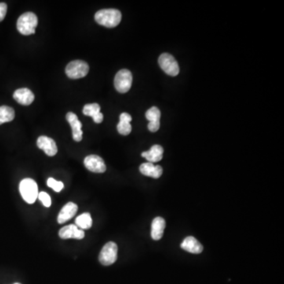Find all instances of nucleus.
<instances>
[{"instance_id": "nucleus-1", "label": "nucleus", "mask_w": 284, "mask_h": 284, "mask_svg": "<svg viewBox=\"0 0 284 284\" xmlns=\"http://www.w3.org/2000/svg\"><path fill=\"white\" fill-rule=\"evenodd\" d=\"M96 23L107 28L116 27L122 20V14L115 9H103L96 12L95 15Z\"/></svg>"}, {"instance_id": "nucleus-2", "label": "nucleus", "mask_w": 284, "mask_h": 284, "mask_svg": "<svg viewBox=\"0 0 284 284\" xmlns=\"http://www.w3.org/2000/svg\"><path fill=\"white\" fill-rule=\"evenodd\" d=\"M38 24L37 15L33 12H26L21 15L17 23V28L20 34L25 36L35 34V29Z\"/></svg>"}, {"instance_id": "nucleus-3", "label": "nucleus", "mask_w": 284, "mask_h": 284, "mask_svg": "<svg viewBox=\"0 0 284 284\" xmlns=\"http://www.w3.org/2000/svg\"><path fill=\"white\" fill-rule=\"evenodd\" d=\"M19 191L25 201L34 204L38 198V187L34 179H25L19 185Z\"/></svg>"}, {"instance_id": "nucleus-4", "label": "nucleus", "mask_w": 284, "mask_h": 284, "mask_svg": "<svg viewBox=\"0 0 284 284\" xmlns=\"http://www.w3.org/2000/svg\"><path fill=\"white\" fill-rule=\"evenodd\" d=\"M88 63L82 60H74L70 62L66 68V74L71 79H79L84 78L89 73Z\"/></svg>"}, {"instance_id": "nucleus-5", "label": "nucleus", "mask_w": 284, "mask_h": 284, "mask_svg": "<svg viewBox=\"0 0 284 284\" xmlns=\"http://www.w3.org/2000/svg\"><path fill=\"white\" fill-rule=\"evenodd\" d=\"M133 81V76L128 70H121L114 78V87L120 93H125L130 89Z\"/></svg>"}, {"instance_id": "nucleus-6", "label": "nucleus", "mask_w": 284, "mask_h": 284, "mask_svg": "<svg viewBox=\"0 0 284 284\" xmlns=\"http://www.w3.org/2000/svg\"><path fill=\"white\" fill-rule=\"evenodd\" d=\"M118 246L113 242H107L103 246L99 255V260L103 265L108 266L116 261Z\"/></svg>"}, {"instance_id": "nucleus-7", "label": "nucleus", "mask_w": 284, "mask_h": 284, "mask_svg": "<svg viewBox=\"0 0 284 284\" xmlns=\"http://www.w3.org/2000/svg\"><path fill=\"white\" fill-rule=\"evenodd\" d=\"M159 64L161 69L168 75L176 77L179 74V64L171 54H162L159 58Z\"/></svg>"}, {"instance_id": "nucleus-8", "label": "nucleus", "mask_w": 284, "mask_h": 284, "mask_svg": "<svg viewBox=\"0 0 284 284\" xmlns=\"http://www.w3.org/2000/svg\"><path fill=\"white\" fill-rule=\"evenodd\" d=\"M84 165L88 170L94 173H103L107 169L103 160L96 155H90L85 157Z\"/></svg>"}, {"instance_id": "nucleus-9", "label": "nucleus", "mask_w": 284, "mask_h": 284, "mask_svg": "<svg viewBox=\"0 0 284 284\" xmlns=\"http://www.w3.org/2000/svg\"><path fill=\"white\" fill-rule=\"evenodd\" d=\"M37 146L45 152L48 157H54L57 154L58 148L55 140L47 136H41L37 139Z\"/></svg>"}, {"instance_id": "nucleus-10", "label": "nucleus", "mask_w": 284, "mask_h": 284, "mask_svg": "<svg viewBox=\"0 0 284 284\" xmlns=\"http://www.w3.org/2000/svg\"><path fill=\"white\" fill-rule=\"evenodd\" d=\"M66 118L70 123V126L72 128L73 139L75 141H81L82 140V136H83V132L81 129L82 123L80 122L78 116L74 113H67Z\"/></svg>"}, {"instance_id": "nucleus-11", "label": "nucleus", "mask_w": 284, "mask_h": 284, "mask_svg": "<svg viewBox=\"0 0 284 284\" xmlns=\"http://www.w3.org/2000/svg\"><path fill=\"white\" fill-rule=\"evenodd\" d=\"M59 235L62 239H69V238L82 239L85 237V232L83 230L78 228L77 226L71 224L60 229Z\"/></svg>"}, {"instance_id": "nucleus-12", "label": "nucleus", "mask_w": 284, "mask_h": 284, "mask_svg": "<svg viewBox=\"0 0 284 284\" xmlns=\"http://www.w3.org/2000/svg\"><path fill=\"white\" fill-rule=\"evenodd\" d=\"M14 98L15 100L20 103L22 105L28 106L30 105L34 99V92H32L30 89L27 88H23V89H17L14 93Z\"/></svg>"}, {"instance_id": "nucleus-13", "label": "nucleus", "mask_w": 284, "mask_h": 284, "mask_svg": "<svg viewBox=\"0 0 284 284\" xmlns=\"http://www.w3.org/2000/svg\"><path fill=\"white\" fill-rule=\"evenodd\" d=\"M78 207L76 204L73 202H68L67 205H65L61 209L58 216L57 221L60 224L66 223L70 220L71 218L75 216L78 212Z\"/></svg>"}, {"instance_id": "nucleus-14", "label": "nucleus", "mask_w": 284, "mask_h": 284, "mask_svg": "<svg viewBox=\"0 0 284 284\" xmlns=\"http://www.w3.org/2000/svg\"><path fill=\"white\" fill-rule=\"evenodd\" d=\"M181 248L189 253L194 254H199L203 251V245L193 236H189L185 238L182 242Z\"/></svg>"}, {"instance_id": "nucleus-15", "label": "nucleus", "mask_w": 284, "mask_h": 284, "mask_svg": "<svg viewBox=\"0 0 284 284\" xmlns=\"http://www.w3.org/2000/svg\"><path fill=\"white\" fill-rule=\"evenodd\" d=\"M140 172L142 175L149 177L154 178V179H159L163 174L162 167L159 165H155L152 163H144L140 166Z\"/></svg>"}, {"instance_id": "nucleus-16", "label": "nucleus", "mask_w": 284, "mask_h": 284, "mask_svg": "<svg viewBox=\"0 0 284 284\" xmlns=\"http://www.w3.org/2000/svg\"><path fill=\"white\" fill-rule=\"evenodd\" d=\"M166 222L162 217H156L152 223L151 236L153 239L160 240L164 235Z\"/></svg>"}, {"instance_id": "nucleus-17", "label": "nucleus", "mask_w": 284, "mask_h": 284, "mask_svg": "<svg viewBox=\"0 0 284 284\" xmlns=\"http://www.w3.org/2000/svg\"><path fill=\"white\" fill-rule=\"evenodd\" d=\"M163 154H164V149L162 146L155 145L150 149V151L142 153L141 157H145L149 162L154 164V163L159 162L163 159Z\"/></svg>"}, {"instance_id": "nucleus-18", "label": "nucleus", "mask_w": 284, "mask_h": 284, "mask_svg": "<svg viewBox=\"0 0 284 284\" xmlns=\"http://www.w3.org/2000/svg\"><path fill=\"white\" fill-rule=\"evenodd\" d=\"M75 223L76 226L81 230H87L92 227V217L89 212H85L76 218Z\"/></svg>"}, {"instance_id": "nucleus-19", "label": "nucleus", "mask_w": 284, "mask_h": 284, "mask_svg": "<svg viewBox=\"0 0 284 284\" xmlns=\"http://www.w3.org/2000/svg\"><path fill=\"white\" fill-rule=\"evenodd\" d=\"M15 116V110L8 106L0 107V125L5 122H12Z\"/></svg>"}, {"instance_id": "nucleus-20", "label": "nucleus", "mask_w": 284, "mask_h": 284, "mask_svg": "<svg viewBox=\"0 0 284 284\" xmlns=\"http://www.w3.org/2000/svg\"><path fill=\"white\" fill-rule=\"evenodd\" d=\"M100 113V107L98 103H89V104H86L83 108V114L87 116L92 117V118Z\"/></svg>"}, {"instance_id": "nucleus-21", "label": "nucleus", "mask_w": 284, "mask_h": 284, "mask_svg": "<svg viewBox=\"0 0 284 284\" xmlns=\"http://www.w3.org/2000/svg\"><path fill=\"white\" fill-rule=\"evenodd\" d=\"M161 111L157 107H153L146 111V117L150 122H157L161 119Z\"/></svg>"}, {"instance_id": "nucleus-22", "label": "nucleus", "mask_w": 284, "mask_h": 284, "mask_svg": "<svg viewBox=\"0 0 284 284\" xmlns=\"http://www.w3.org/2000/svg\"><path fill=\"white\" fill-rule=\"evenodd\" d=\"M117 129L120 134L126 135L129 134L132 130V126H131L130 122H125V121H119L118 125H117Z\"/></svg>"}, {"instance_id": "nucleus-23", "label": "nucleus", "mask_w": 284, "mask_h": 284, "mask_svg": "<svg viewBox=\"0 0 284 284\" xmlns=\"http://www.w3.org/2000/svg\"><path fill=\"white\" fill-rule=\"evenodd\" d=\"M47 184H48V187L53 189L56 192H60V191L63 190V187H64V185H63L62 182L56 181V180L52 179V178H49V179H48Z\"/></svg>"}, {"instance_id": "nucleus-24", "label": "nucleus", "mask_w": 284, "mask_h": 284, "mask_svg": "<svg viewBox=\"0 0 284 284\" xmlns=\"http://www.w3.org/2000/svg\"><path fill=\"white\" fill-rule=\"evenodd\" d=\"M40 201L42 202L43 205H45V207L48 208L50 207L52 205V200H51L50 196L48 195L47 193L41 192L38 194V198Z\"/></svg>"}, {"instance_id": "nucleus-25", "label": "nucleus", "mask_w": 284, "mask_h": 284, "mask_svg": "<svg viewBox=\"0 0 284 284\" xmlns=\"http://www.w3.org/2000/svg\"><path fill=\"white\" fill-rule=\"evenodd\" d=\"M7 12H8V6L4 3H0V22L4 20V18L6 16Z\"/></svg>"}, {"instance_id": "nucleus-26", "label": "nucleus", "mask_w": 284, "mask_h": 284, "mask_svg": "<svg viewBox=\"0 0 284 284\" xmlns=\"http://www.w3.org/2000/svg\"><path fill=\"white\" fill-rule=\"evenodd\" d=\"M160 126H161V122H160V121H157V122H150L148 125L149 129H150L151 132H157V131L160 129Z\"/></svg>"}, {"instance_id": "nucleus-27", "label": "nucleus", "mask_w": 284, "mask_h": 284, "mask_svg": "<svg viewBox=\"0 0 284 284\" xmlns=\"http://www.w3.org/2000/svg\"><path fill=\"white\" fill-rule=\"evenodd\" d=\"M119 121H125V122H130L132 121V117L128 113H122L120 114Z\"/></svg>"}, {"instance_id": "nucleus-28", "label": "nucleus", "mask_w": 284, "mask_h": 284, "mask_svg": "<svg viewBox=\"0 0 284 284\" xmlns=\"http://www.w3.org/2000/svg\"><path fill=\"white\" fill-rule=\"evenodd\" d=\"M14 284H21V283H19V282H16V283H14Z\"/></svg>"}]
</instances>
